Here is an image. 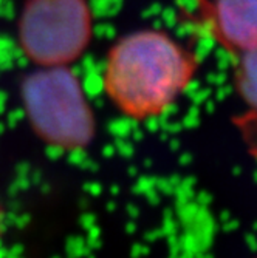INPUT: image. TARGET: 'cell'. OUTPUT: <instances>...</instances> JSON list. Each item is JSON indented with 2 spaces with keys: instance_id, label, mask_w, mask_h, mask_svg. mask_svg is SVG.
Returning a JSON list of instances; mask_svg holds the SVG:
<instances>
[{
  "instance_id": "cell-3",
  "label": "cell",
  "mask_w": 257,
  "mask_h": 258,
  "mask_svg": "<svg viewBox=\"0 0 257 258\" xmlns=\"http://www.w3.org/2000/svg\"><path fill=\"white\" fill-rule=\"evenodd\" d=\"M19 37L40 67L67 65L90 42V10L85 0H30L20 16Z\"/></svg>"
},
{
  "instance_id": "cell-2",
  "label": "cell",
  "mask_w": 257,
  "mask_h": 258,
  "mask_svg": "<svg viewBox=\"0 0 257 258\" xmlns=\"http://www.w3.org/2000/svg\"><path fill=\"white\" fill-rule=\"evenodd\" d=\"M20 93L28 122L43 143L75 152L95 138V114L79 79L65 65L40 67L25 78Z\"/></svg>"
},
{
  "instance_id": "cell-4",
  "label": "cell",
  "mask_w": 257,
  "mask_h": 258,
  "mask_svg": "<svg viewBox=\"0 0 257 258\" xmlns=\"http://www.w3.org/2000/svg\"><path fill=\"white\" fill-rule=\"evenodd\" d=\"M204 31L234 57L257 48V0H204Z\"/></svg>"
},
{
  "instance_id": "cell-1",
  "label": "cell",
  "mask_w": 257,
  "mask_h": 258,
  "mask_svg": "<svg viewBox=\"0 0 257 258\" xmlns=\"http://www.w3.org/2000/svg\"><path fill=\"white\" fill-rule=\"evenodd\" d=\"M198 57L168 33L141 30L110 50L104 90L110 102L135 121L166 113L192 84Z\"/></svg>"
},
{
  "instance_id": "cell-5",
  "label": "cell",
  "mask_w": 257,
  "mask_h": 258,
  "mask_svg": "<svg viewBox=\"0 0 257 258\" xmlns=\"http://www.w3.org/2000/svg\"><path fill=\"white\" fill-rule=\"evenodd\" d=\"M234 81L243 102L257 113V48L234 56Z\"/></svg>"
}]
</instances>
